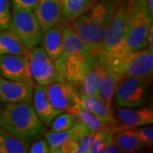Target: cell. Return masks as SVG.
Instances as JSON below:
<instances>
[{
    "label": "cell",
    "instance_id": "cell-9",
    "mask_svg": "<svg viewBox=\"0 0 153 153\" xmlns=\"http://www.w3.org/2000/svg\"><path fill=\"white\" fill-rule=\"evenodd\" d=\"M29 67L33 81L46 86L51 82L59 81V73L56 64L46 54L43 47L35 46L28 53Z\"/></svg>",
    "mask_w": 153,
    "mask_h": 153
},
{
    "label": "cell",
    "instance_id": "cell-18",
    "mask_svg": "<svg viewBox=\"0 0 153 153\" xmlns=\"http://www.w3.org/2000/svg\"><path fill=\"white\" fill-rule=\"evenodd\" d=\"M114 141L123 151V152H134L143 148L142 143L140 140L136 128H128L124 125H111Z\"/></svg>",
    "mask_w": 153,
    "mask_h": 153
},
{
    "label": "cell",
    "instance_id": "cell-5",
    "mask_svg": "<svg viewBox=\"0 0 153 153\" xmlns=\"http://www.w3.org/2000/svg\"><path fill=\"white\" fill-rule=\"evenodd\" d=\"M115 71L123 76H143L150 80L153 71V49L143 48L118 55H107L95 50Z\"/></svg>",
    "mask_w": 153,
    "mask_h": 153
},
{
    "label": "cell",
    "instance_id": "cell-33",
    "mask_svg": "<svg viewBox=\"0 0 153 153\" xmlns=\"http://www.w3.org/2000/svg\"><path fill=\"white\" fill-rule=\"evenodd\" d=\"M146 47L153 49V26L150 27L146 38Z\"/></svg>",
    "mask_w": 153,
    "mask_h": 153
},
{
    "label": "cell",
    "instance_id": "cell-21",
    "mask_svg": "<svg viewBox=\"0 0 153 153\" xmlns=\"http://www.w3.org/2000/svg\"><path fill=\"white\" fill-rule=\"evenodd\" d=\"M29 50L10 28L0 30V55H28Z\"/></svg>",
    "mask_w": 153,
    "mask_h": 153
},
{
    "label": "cell",
    "instance_id": "cell-32",
    "mask_svg": "<svg viewBox=\"0 0 153 153\" xmlns=\"http://www.w3.org/2000/svg\"><path fill=\"white\" fill-rule=\"evenodd\" d=\"M101 152L103 153H119V152H123V151L122 150V148L115 142L114 140L109 143L108 145H106L101 151Z\"/></svg>",
    "mask_w": 153,
    "mask_h": 153
},
{
    "label": "cell",
    "instance_id": "cell-8",
    "mask_svg": "<svg viewBox=\"0 0 153 153\" xmlns=\"http://www.w3.org/2000/svg\"><path fill=\"white\" fill-rule=\"evenodd\" d=\"M149 79L143 76H123L116 88V101L119 106L136 108L144 103Z\"/></svg>",
    "mask_w": 153,
    "mask_h": 153
},
{
    "label": "cell",
    "instance_id": "cell-7",
    "mask_svg": "<svg viewBox=\"0 0 153 153\" xmlns=\"http://www.w3.org/2000/svg\"><path fill=\"white\" fill-rule=\"evenodd\" d=\"M128 2L121 0L116 4L105 35L101 49L105 54L115 55L120 49L124 38L128 19Z\"/></svg>",
    "mask_w": 153,
    "mask_h": 153
},
{
    "label": "cell",
    "instance_id": "cell-4",
    "mask_svg": "<svg viewBox=\"0 0 153 153\" xmlns=\"http://www.w3.org/2000/svg\"><path fill=\"white\" fill-rule=\"evenodd\" d=\"M128 19L124 38L118 52L115 55L146 48L148 33L152 26L153 19L135 0H128Z\"/></svg>",
    "mask_w": 153,
    "mask_h": 153
},
{
    "label": "cell",
    "instance_id": "cell-1",
    "mask_svg": "<svg viewBox=\"0 0 153 153\" xmlns=\"http://www.w3.org/2000/svg\"><path fill=\"white\" fill-rule=\"evenodd\" d=\"M62 29L63 50L55 61L59 81L69 82L77 90L88 74L96 67V58L70 24L62 22Z\"/></svg>",
    "mask_w": 153,
    "mask_h": 153
},
{
    "label": "cell",
    "instance_id": "cell-29",
    "mask_svg": "<svg viewBox=\"0 0 153 153\" xmlns=\"http://www.w3.org/2000/svg\"><path fill=\"white\" fill-rule=\"evenodd\" d=\"M138 137L142 143L144 147H150L153 143V128L152 126H145L136 128Z\"/></svg>",
    "mask_w": 153,
    "mask_h": 153
},
{
    "label": "cell",
    "instance_id": "cell-24",
    "mask_svg": "<svg viewBox=\"0 0 153 153\" xmlns=\"http://www.w3.org/2000/svg\"><path fill=\"white\" fill-rule=\"evenodd\" d=\"M94 132L89 133L86 135L73 139L62 144L54 152L61 153H88L93 142Z\"/></svg>",
    "mask_w": 153,
    "mask_h": 153
},
{
    "label": "cell",
    "instance_id": "cell-2",
    "mask_svg": "<svg viewBox=\"0 0 153 153\" xmlns=\"http://www.w3.org/2000/svg\"><path fill=\"white\" fill-rule=\"evenodd\" d=\"M0 126L26 143L38 140L45 132L32 101L4 103L0 111Z\"/></svg>",
    "mask_w": 153,
    "mask_h": 153
},
{
    "label": "cell",
    "instance_id": "cell-23",
    "mask_svg": "<svg viewBox=\"0 0 153 153\" xmlns=\"http://www.w3.org/2000/svg\"><path fill=\"white\" fill-rule=\"evenodd\" d=\"M28 143L13 135L0 126V153L28 152Z\"/></svg>",
    "mask_w": 153,
    "mask_h": 153
},
{
    "label": "cell",
    "instance_id": "cell-20",
    "mask_svg": "<svg viewBox=\"0 0 153 153\" xmlns=\"http://www.w3.org/2000/svg\"><path fill=\"white\" fill-rule=\"evenodd\" d=\"M89 133L92 132L86 126L82 124V123H78L70 129L59 132L49 131L45 133L44 136L50 146V152H54L57 148L60 147L62 144L66 141L73 139H77Z\"/></svg>",
    "mask_w": 153,
    "mask_h": 153
},
{
    "label": "cell",
    "instance_id": "cell-28",
    "mask_svg": "<svg viewBox=\"0 0 153 153\" xmlns=\"http://www.w3.org/2000/svg\"><path fill=\"white\" fill-rule=\"evenodd\" d=\"M11 10L10 0H0V30L10 28Z\"/></svg>",
    "mask_w": 153,
    "mask_h": 153
},
{
    "label": "cell",
    "instance_id": "cell-22",
    "mask_svg": "<svg viewBox=\"0 0 153 153\" xmlns=\"http://www.w3.org/2000/svg\"><path fill=\"white\" fill-rule=\"evenodd\" d=\"M68 111L75 115L79 123H82V124H84L91 132L103 130L111 127V125L108 124L105 121L97 117L91 111L82 108V106L78 105L71 106L68 110Z\"/></svg>",
    "mask_w": 153,
    "mask_h": 153
},
{
    "label": "cell",
    "instance_id": "cell-12",
    "mask_svg": "<svg viewBox=\"0 0 153 153\" xmlns=\"http://www.w3.org/2000/svg\"><path fill=\"white\" fill-rule=\"evenodd\" d=\"M94 55L99 73L100 95L104 99L107 104L111 105L112 99L114 97L116 88L123 76L115 71L97 52H94Z\"/></svg>",
    "mask_w": 153,
    "mask_h": 153
},
{
    "label": "cell",
    "instance_id": "cell-17",
    "mask_svg": "<svg viewBox=\"0 0 153 153\" xmlns=\"http://www.w3.org/2000/svg\"><path fill=\"white\" fill-rule=\"evenodd\" d=\"M117 115L121 124L128 128L150 125L153 123V111L147 107L134 109L120 106L117 111Z\"/></svg>",
    "mask_w": 153,
    "mask_h": 153
},
{
    "label": "cell",
    "instance_id": "cell-31",
    "mask_svg": "<svg viewBox=\"0 0 153 153\" xmlns=\"http://www.w3.org/2000/svg\"><path fill=\"white\" fill-rule=\"evenodd\" d=\"M39 0H11L12 7L34 10L38 5Z\"/></svg>",
    "mask_w": 153,
    "mask_h": 153
},
{
    "label": "cell",
    "instance_id": "cell-10",
    "mask_svg": "<svg viewBox=\"0 0 153 153\" xmlns=\"http://www.w3.org/2000/svg\"><path fill=\"white\" fill-rule=\"evenodd\" d=\"M0 76L9 80L34 82L27 55H0Z\"/></svg>",
    "mask_w": 153,
    "mask_h": 153
},
{
    "label": "cell",
    "instance_id": "cell-3",
    "mask_svg": "<svg viewBox=\"0 0 153 153\" xmlns=\"http://www.w3.org/2000/svg\"><path fill=\"white\" fill-rule=\"evenodd\" d=\"M117 2L101 0L75 19L71 27L93 51L101 49Z\"/></svg>",
    "mask_w": 153,
    "mask_h": 153
},
{
    "label": "cell",
    "instance_id": "cell-26",
    "mask_svg": "<svg viewBox=\"0 0 153 153\" xmlns=\"http://www.w3.org/2000/svg\"><path fill=\"white\" fill-rule=\"evenodd\" d=\"M79 121L76 116L69 111L58 114L51 123V131L59 132L70 129L77 124Z\"/></svg>",
    "mask_w": 153,
    "mask_h": 153
},
{
    "label": "cell",
    "instance_id": "cell-11",
    "mask_svg": "<svg viewBox=\"0 0 153 153\" xmlns=\"http://www.w3.org/2000/svg\"><path fill=\"white\" fill-rule=\"evenodd\" d=\"M45 89L51 105L60 113L68 111L71 106L77 104L79 94L69 82L55 81L46 85Z\"/></svg>",
    "mask_w": 153,
    "mask_h": 153
},
{
    "label": "cell",
    "instance_id": "cell-27",
    "mask_svg": "<svg viewBox=\"0 0 153 153\" xmlns=\"http://www.w3.org/2000/svg\"><path fill=\"white\" fill-rule=\"evenodd\" d=\"M113 140V133L111 131V126L103 130L94 132L93 142L88 153L101 152L102 149Z\"/></svg>",
    "mask_w": 153,
    "mask_h": 153
},
{
    "label": "cell",
    "instance_id": "cell-6",
    "mask_svg": "<svg viewBox=\"0 0 153 153\" xmlns=\"http://www.w3.org/2000/svg\"><path fill=\"white\" fill-rule=\"evenodd\" d=\"M10 29L29 49L40 44L44 34L34 10L16 7L11 11Z\"/></svg>",
    "mask_w": 153,
    "mask_h": 153
},
{
    "label": "cell",
    "instance_id": "cell-15",
    "mask_svg": "<svg viewBox=\"0 0 153 153\" xmlns=\"http://www.w3.org/2000/svg\"><path fill=\"white\" fill-rule=\"evenodd\" d=\"M76 105L91 111L97 117L105 121L111 126L116 125L118 123L113 111L111 108V105L107 104L100 94L79 95Z\"/></svg>",
    "mask_w": 153,
    "mask_h": 153
},
{
    "label": "cell",
    "instance_id": "cell-16",
    "mask_svg": "<svg viewBox=\"0 0 153 153\" xmlns=\"http://www.w3.org/2000/svg\"><path fill=\"white\" fill-rule=\"evenodd\" d=\"M33 105L35 112L44 125L50 126L52 121L60 112L51 105L46 94L45 86L34 83L33 94Z\"/></svg>",
    "mask_w": 153,
    "mask_h": 153
},
{
    "label": "cell",
    "instance_id": "cell-30",
    "mask_svg": "<svg viewBox=\"0 0 153 153\" xmlns=\"http://www.w3.org/2000/svg\"><path fill=\"white\" fill-rule=\"evenodd\" d=\"M28 152L30 153H49L50 146L46 140H38L34 141L31 147L28 148Z\"/></svg>",
    "mask_w": 153,
    "mask_h": 153
},
{
    "label": "cell",
    "instance_id": "cell-25",
    "mask_svg": "<svg viewBox=\"0 0 153 153\" xmlns=\"http://www.w3.org/2000/svg\"><path fill=\"white\" fill-rule=\"evenodd\" d=\"M94 0H60L62 16L67 21H74L92 5Z\"/></svg>",
    "mask_w": 153,
    "mask_h": 153
},
{
    "label": "cell",
    "instance_id": "cell-34",
    "mask_svg": "<svg viewBox=\"0 0 153 153\" xmlns=\"http://www.w3.org/2000/svg\"><path fill=\"white\" fill-rule=\"evenodd\" d=\"M0 111H1V109H0Z\"/></svg>",
    "mask_w": 153,
    "mask_h": 153
},
{
    "label": "cell",
    "instance_id": "cell-19",
    "mask_svg": "<svg viewBox=\"0 0 153 153\" xmlns=\"http://www.w3.org/2000/svg\"><path fill=\"white\" fill-rule=\"evenodd\" d=\"M43 49L49 57L56 61L63 50V29L62 22L54 25L43 34Z\"/></svg>",
    "mask_w": 153,
    "mask_h": 153
},
{
    "label": "cell",
    "instance_id": "cell-14",
    "mask_svg": "<svg viewBox=\"0 0 153 153\" xmlns=\"http://www.w3.org/2000/svg\"><path fill=\"white\" fill-rule=\"evenodd\" d=\"M34 12L44 33L63 19L60 0H39Z\"/></svg>",
    "mask_w": 153,
    "mask_h": 153
},
{
    "label": "cell",
    "instance_id": "cell-13",
    "mask_svg": "<svg viewBox=\"0 0 153 153\" xmlns=\"http://www.w3.org/2000/svg\"><path fill=\"white\" fill-rule=\"evenodd\" d=\"M34 82L14 81L0 76V102L17 103L33 100Z\"/></svg>",
    "mask_w": 153,
    "mask_h": 153
}]
</instances>
